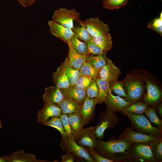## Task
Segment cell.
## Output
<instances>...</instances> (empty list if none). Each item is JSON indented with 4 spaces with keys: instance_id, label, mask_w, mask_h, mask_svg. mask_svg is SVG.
I'll return each instance as SVG.
<instances>
[{
    "instance_id": "6da1fadb",
    "label": "cell",
    "mask_w": 162,
    "mask_h": 162,
    "mask_svg": "<svg viewBox=\"0 0 162 162\" xmlns=\"http://www.w3.org/2000/svg\"><path fill=\"white\" fill-rule=\"evenodd\" d=\"M131 144L120 139L99 140L97 141L95 147L102 155L113 161H121L130 159L129 148Z\"/></svg>"
},
{
    "instance_id": "7a4b0ae2",
    "label": "cell",
    "mask_w": 162,
    "mask_h": 162,
    "mask_svg": "<svg viewBox=\"0 0 162 162\" xmlns=\"http://www.w3.org/2000/svg\"><path fill=\"white\" fill-rule=\"evenodd\" d=\"M134 127L142 133L158 136L160 134L159 128L152 126L147 118L143 115L125 112Z\"/></svg>"
},
{
    "instance_id": "3957f363",
    "label": "cell",
    "mask_w": 162,
    "mask_h": 162,
    "mask_svg": "<svg viewBox=\"0 0 162 162\" xmlns=\"http://www.w3.org/2000/svg\"><path fill=\"white\" fill-rule=\"evenodd\" d=\"M129 152L130 159L141 162H156L149 142L137 143L132 147L130 146Z\"/></svg>"
},
{
    "instance_id": "277c9868",
    "label": "cell",
    "mask_w": 162,
    "mask_h": 162,
    "mask_svg": "<svg viewBox=\"0 0 162 162\" xmlns=\"http://www.w3.org/2000/svg\"><path fill=\"white\" fill-rule=\"evenodd\" d=\"M80 14L75 8L68 9L65 8H60L54 11L52 20L63 26L73 29L74 22L80 20Z\"/></svg>"
},
{
    "instance_id": "5b68a950",
    "label": "cell",
    "mask_w": 162,
    "mask_h": 162,
    "mask_svg": "<svg viewBox=\"0 0 162 162\" xmlns=\"http://www.w3.org/2000/svg\"><path fill=\"white\" fill-rule=\"evenodd\" d=\"M124 85L126 89L127 99L131 102H134L142 96L143 90L141 81L136 77H132L126 80Z\"/></svg>"
},
{
    "instance_id": "8992f818",
    "label": "cell",
    "mask_w": 162,
    "mask_h": 162,
    "mask_svg": "<svg viewBox=\"0 0 162 162\" xmlns=\"http://www.w3.org/2000/svg\"><path fill=\"white\" fill-rule=\"evenodd\" d=\"M115 111L108 109L100 123L95 127V133L97 138L102 139L105 130L115 126L119 121Z\"/></svg>"
},
{
    "instance_id": "52a82bcc",
    "label": "cell",
    "mask_w": 162,
    "mask_h": 162,
    "mask_svg": "<svg viewBox=\"0 0 162 162\" xmlns=\"http://www.w3.org/2000/svg\"><path fill=\"white\" fill-rule=\"evenodd\" d=\"M64 146L67 150L74 154L78 158L85 159L88 162H95L93 158L87 150L77 144L74 137H68L67 139H63Z\"/></svg>"
},
{
    "instance_id": "ba28073f",
    "label": "cell",
    "mask_w": 162,
    "mask_h": 162,
    "mask_svg": "<svg viewBox=\"0 0 162 162\" xmlns=\"http://www.w3.org/2000/svg\"><path fill=\"white\" fill-rule=\"evenodd\" d=\"M83 21L92 37L109 33L108 25L100 20L98 17L90 18Z\"/></svg>"
},
{
    "instance_id": "9c48e42d",
    "label": "cell",
    "mask_w": 162,
    "mask_h": 162,
    "mask_svg": "<svg viewBox=\"0 0 162 162\" xmlns=\"http://www.w3.org/2000/svg\"><path fill=\"white\" fill-rule=\"evenodd\" d=\"M157 136L137 132L128 127L119 136V139L130 143H146L152 141Z\"/></svg>"
},
{
    "instance_id": "30bf717a",
    "label": "cell",
    "mask_w": 162,
    "mask_h": 162,
    "mask_svg": "<svg viewBox=\"0 0 162 162\" xmlns=\"http://www.w3.org/2000/svg\"><path fill=\"white\" fill-rule=\"evenodd\" d=\"M48 24L51 33L67 44L74 35L72 29L66 27L52 20L49 21Z\"/></svg>"
},
{
    "instance_id": "8fae6325",
    "label": "cell",
    "mask_w": 162,
    "mask_h": 162,
    "mask_svg": "<svg viewBox=\"0 0 162 162\" xmlns=\"http://www.w3.org/2000/svg\"><path fill=\"white\" fill-rule=\"evenodd\" d=\"M42 108L37 114V122L42 124L50 118L59 117L62 109L57 104L47 102L44 103Z\"/></svg>"
},
{
    "instance_id": "7c38bea8",
    "label": "cell",
    "mask_w": 162,
    "mask_h": 162,
    "mask_svg": "<svg viewBox=\"0 0 162 162\" xmlns=\"http://www.w3.org/2000/svg\"><path fill=\"white\" fill-rule=\"evenodd\" d=\"M105 58L106 63L99 71V77L100 78L106 80L110 83L118 79L121 71L110 59L106 57Z\"/></svg>"
},
{
    "instance_id": "4fadbf2b",
    "label": "cell",
    "mask_w": 162,
    "mask_h": 162,
    "mask_svg": "<svg viewBox=\"0 0 162 162\" xmlns=\"http://www.w3.org/2000/svg\"><path fill=\"white\" fill-rule=\"evenodd\" d=\"M95 130V127L82 129L75 139H78L77 143L82 146L94 148L97 141Z\"/></svg>"
},
{
    "instance_id": "5bb4252c",
    "label": "cell",
    "mask_w": 162,
    "mask_h": 162,
    "mask_svg": "<svg viewBox=\"0 0 162 162\" xmlns=\"http://www.w3.org/2000/svg\"><path fill=\"white\" fill-rule=\"evenodd\" d=\"M104 102L107 106L108 109L115 112H121L123 113H124L125 107L130 104L129 101H126L119 96L113 95L110 89Z\"/></svg>"
},
{
    "instance_id": "9a60e30c",
    "label": "cell",
    "mask_w": 162,
    "mask_h": 162,
    "mask_svg": "<svg viewBox=\"0 0 162 162\" xmlns=\"http://www.w3.org/2000/svg\"><path fill=\"white\" fill-rule=\"evenodd\" d=\"M65 97L62 90L56 86H52L45 88L43 100L44 103L50 102L58 105Z\"/></svg>"
},
{
    "instance_id": "2e32d148",
    "label": "cell",
    "mask_w": 162,
    "mask_h": 162,
    "mask_svg": "<svg viewBox=\"0 0 162 162\" xmlns=\"http://www.w3.org/2000/svg\"><path fill=\"white\" fill-rule=\"evenodd\" d=\"M82 105L80 114L83 126L90 119L94 113V107L98 103L96 98L87 97Z\"/></svg>"
},
{
    "instance_id": "e0dca14e",
    "label": "cell",
    "mask_w": 162,
    "mask_h": 162,
    "mask_svg": "<svg viewBox=\"0 0 162 162\" xmlns=\"http://www.w3.org/2000/svg\"><path fill=\"white\" fill-rule=\"evenodd\" d=\"M69 51L67 57L69 64L72 67L79 70L82 64L87 61L88 56L79 53L74 49L70 40L67 44Z\"/></svg>"
},
{
    "instance_id": "ac0fdd59",
    "label": "cell",
    "mask_w": 162,
    "mask_h": 162,
    "mask_svg": "<svg viewBox=\"0 0 162 162\" xmlns=\"http://www.w3.org/2000/svg\"><path fill=\"white\" fill-rule=\"evenodd\" d=\"M52 80L55 86L61 90L71 88L70 82L61 65L53 73Z\"/></svg>"
},
{
    "instance_id": "d6986e66",
    "label": "cell",
    "mask_w": 162,
    "mask_h": 162,
    "mask_svg": "<svg viewBox=\"0 0 162 162\" xmlns=\"http://www.w3.org/2000/svg\"><path fill=\"white\" fill-rule=\"evenodd\" d=\"M147 93L143 100L147 104H152L158 101L160 98L161 93L159 88L150 82L146 81Z\"/></svg>"
},
{
    "instance_id": "ffe728a7",
    "label": "cell",
    "mask_w": 162,
    "mask_h": 162,
    "mask_svg": "<svg viewBox=\"0 0 162 162\" xmlns=\"http://www.w3.org/2000/svg\"><path fill=\"white\" fill-rule=\"evenodd\" d=\"M58 105L61 108L62 113L67 114L76 112L80 113L82 106L81 104L67 97H66Z\"/></svg>"
},
{
    "instance_id": "44dd1931",
    "label": "cell",
    "mask_w": 162,
    "mask_h": 162,
    "mask_svg": "<svg viewBox=\"0 0 162 162\" xmlns=\"http://www.w3.org/2000/svg\"><path fill=\"white\" fill-rule=\"evenodd\" d=\"M10 162H43L45 160L37 159L32 154L25 152L21 149L18 151L11 153L9 156Z\"/></svg>"
},
{
    "instance_id": "7402d4cb",
    "label": "cell",
    "mask_w": 162,
    "mask_h": 162,
    "mask_svg": "<svg viewBox=\"0 0 162 162\" xmlns=\"http://www.w3.org/2000/svg\"><path fill=\"white\" fill-rule=\"evenodd\" d=\"M70 84L71 88L75 85L80 75L79 70L71 67L67 57L61 64Z\"/></svg>"
},
{
    "instance_id": "603a6c76",
    "label": "cell",
    "mask_w": 162,
    "mask_h": 162,
    "mask_svg": "<svg viewBox=\"0 0 162 162\" xmlns=\"http://www.w3.org/2000/svg\"><path fill=\"white\" fill-rule=\"evenodd\" d=\"M62 90L66 97L70 98L80 104L83 103L87 97L86 90L74 87Z\"/></svg>"
},
{
    "instance_id": "cb8c5ba5",
    "label": "cell",
    "mask_w": 162,
    "mask_h": 162,
    "mask_svg": "<svg viewBox=\"0 0 162 162\" xmlns=\"http://www.w3.org/2000/svg\"><path fill=\"white\" fill-rule=\"evenodd\" d=\"M112 37L110 33L92 37L94 42L104 51L110 50L112 46Z\"/></svg>"
},
{
    "instance_id": "d4e9b609",
    "label": "cell",
    "mask_w": 162,
    "mask_h": 162,
    "mask_svg": "<svg viewBox=\"0 0 162 162\" xmlns=\"http://www.w3.org/2000/svg\"><path fill=\"white\" fill-rule=\"evenodd\" d=\"M68 115L75 140L82 130L83 126L81 116L80 113L77 112L69 114Z\"/></svg>"
},
{
    "instance_id": "484cf974",
    "label": "cell",
    "mask_w": 162,
    "mask_h": 162,
    "mask_svg": "<svg viewBox=\"0 0 162 162\" xmlns=\"http://www.w3.org/2000/svg\"><path fill=\"white\" fill-rule=\"evenodd\" d=\"M98 92V95L96 98L98 101V103L104 102L109 92V82L107 81L98 78L96 80Z\"/></svg>"
},
{
    "instance_id": "4316f807",
    "label": "cell",
    "mask_w": 162,
    "mask_h": 162,
    "mask_svg": "<svg viewBox=\"0 0 162 162\" xmlns=\"http://www.w3.org/2000/svg\"><path fill=\"white\" fill-rule=\"evenodd\" d=\"M77 21L81 26L74 28L72 30L74 34L79 40H83L86 43L92 39V37L89 34L83 21L80 19Z\"/></svg>"
},
{
    "instance_id": "83f0119b",
    "label": "cell",
    "mask_w": 162,
    "mask_h": 162,
    "mask_svg": "<svg viewBox=\"0 0 162 162\" xmlns=\"http://www.w3.org/2000/svg\"><path fill=\"white\" fill-rule=\"evenodd\" d=\"M54 128L60 133L63 139H67L68 136L64 130L59 117H53L42 124Z\"/></svg>"
},
{
    "instance_id": "f1b7e54d",
    "label": "cell",
    "mask_w": 162,
    "mask_h": 162,
    "mask_svg": "<svg viewBox=\"0 0 162 162\" xmlns=\"http://www.w3.org/2000/svg\"><path fill=\"white\" fill-rule=\"evenodd\" d=\"M80 74L97 80L99 77V71L88 61L85 62L79 70Z\"/></svg>"
},
{
    "instance_id": "f546056e",
    "label": "cell",
    "mask_w": 162,
    "mask_h": 162,
    "mask_svg": "<svg viewBox=\"0 0 162 162\" xmlns=\"http://www.w3.org/2000/svg\"><path fill=\"white\" fill-rule=\"evenodd\" d=\"M150 146L157 161H161L162 159V140L158 136L150 142Z\"/></svg>"
},
{
    "instance_id": "4dcf8cb0",
    "label": "cell",
    "mask_w": 162,
    "mask_h": 162,
    "mask_svg": "<svg viewBox=\"0 0 162 162\" xmlns=\"http://www.w3.org/2000/svg\"><path fill=\"white\" fill-rule=\"evenodd\" d=\"M147 106L146 103L138 102L126 106L124 108V113L126 112L135 114H141L144 112Z\"/></svg>"
},
{
    "instance_id": "1f68e13d",
    "label": "cell",
    "mask_w": 162,
    "mask_h": 162,
    "mask_svg": "<svg viewBox=\"0 0 162 162\" xmlns=\"http://www.w3.org/2000/svg\"><path fill=\"white\" fill-rule=\"evenodd\" d=\"M105 57L102 54L96 56L90 55L88 56L87 61L99 71L106 63Z\"/></svg>"
},
{
    "instance_id": "d6a6232c",
    "label": "cell",
    "mask_w": 162,
    "mask_h": 162,
    "mask_svg": "<svg viewBox=\"0 0 162 162\" xmlns=\"http://www.w3.org/2000/svg\"><path fill=\"white\" fill-rule=\"evenodd\" d=\"M70 42L74 49L79 53L83 55H89L86 43L80 41L75 35L71 39Z\"/></svg>"
},
{
    "instance_id": "836d02e7",
    "label": "cell",
    "mask_w": 162,
    "mask_h": 162,
    "mask_svg": "<svg viewBox=\"0 0 162 162\" xmlns=\"http://www.w3.org/2000/svg\"><path fill=\"white\" fill-rule=\"evenodd\" d=\"M129 0H106L103 1L104 7L106 9H118L125 6Z\"/></svg>"
},
{
    "instance_id": "e575fe53",
    "label": "cell",
    "mask_w": 162,
    "mask_h": 162,
    "mask_svg": "<svg viewBox=\"0 0 162 162\" xmlns=\"http://www.w3.org/2000/svg\"><path fill=\"white\" fill-rule=\"evenodd\" d=\"M93 78L86 76L80 74L79 76L73 87L86 91L87 88L93 80Z\"/></svg>"
},
{
    "instance_id": "d590c367",
    "label": "cell",
    "mask_w": 162,
    "mask_h": 162,
    "mask_svg": "<svg viewBox=\"0 0 162 162\" xmlns=\"http://www.w3.org/2000/svg\"><path fill=\"white\" fill-rule=\"evenodd\" d=\"M144 112L145 115L148 118L152 123L157 125L159 128H161L162 121L158 117L154 107L147 108Z\"/></svg>"
},
{
    "instance_id": "8d00e7d4",
    "label": "cell",
    "mask_w": 162,
    "mask_h": 162,
    "mask_svg": "<svg viewBox=\"0 0 162 162\" xmlns=\"http://www.w3.org/2000/svg\"><path fill=\"white\" fill-rule=\"evenodd\" d=\"M65 131L68 137H74V135L71 128L68 114L62 113L59 116Z\"/></svg>"
},
{
    "instance_id": "74e56055",
    "label": "cell",
    "mask_w": 162,
    "mask_h": 162,
    "mask_svg": "<svg viewBox=\"0 0 162 162\" xmlns=\"http://www.w3.org/2000/svg\"><path fill=\"white\" fill-rule=\"evenodd\" d=\"M148 28L154 30L162 36V19L159 17L155 18L152 21L148 22Z\"/></svg>"
},
{
    "instance_id": "f35d334b",
    "label": "cell",
    "mask_w": 162,
    "mask_h": 162,
    "mask_svg": "<svg viewBox=\"0 0 162 162\" xmlns=\"http://www.w3.org/2000/svg\"><path fill=\"white\" fill-rule=\"evenodd\" d=\"M86 44L89 55H98L103 54L104 50L94 42L92 38Z\"/></svg>"
},
{
    "instance_id": "ab89813d",
    "label": "cell",
    "mask_w": 162,
    "mask_h": 162,
    "mask_svg": "<svg viewBox=\"0 0 162 162\" xmlns=\"http://www.w3.org/2000/svg\"><path fill=\"white\" fill-rule=\"evenodd\" d=\"M86 92L87 97L96 98L98 94V89L96 80L93 79V80L87 88Z\"/></svg>"
},
{
    "instance_id": "60d3db41",
    "label": "cell",
    "mask_w": 162,
    "mask_h": 162,
    "mask_svg": "<svg viewBox=\"0 0 162 162\" xmlns=\"http://www.w3.org/2000/svg\"><path fill=\"white\" fill-rule=\"evenodd\" d=\"M86 149L93 158L96 162H113L114 161L108 158L102 156L97 153L92 148L88 147H86Z\"/></svg>"
},
{
    "instance_id": "b9f144b4",
    "label": "cell",
    "mask_w": 162,
    "mask_h": 162,
    "mask_svg": "<svg viewBox=\"0 0 162 162\" xmlns=\"http://www.w3.org/2000/svg\"><path fill=\"white\" fill-rule=\"evenodd\" d=\"M114 92L118 95L124 97L126 98L127 96L124 89L122 85L120 82H117L114 84L111 88Z\"/></svg>"
},
{
    "instance_id": "7bdbcfd3",
    "label": "cell",
    "mask_w": 162,
    "mask_h": 162,
    "mask_svg": "<svg viewBox=\"0 0 162 162\" xmlns=\"http://www.w3.org/2000/svg\"><path fill=\"white\" fill-rule=\"evenodd\" d=\"M75 158L71 154L69 153H66L62 156V162H73L74 161Z\"/></svg>"
},
{
    "instance_id": "ee69618b",
    "label": "cell",
    "mask_w": 162,
    "mask_h": 162,
    "mask_svg": "<svg viewBox=\"0 0 162 162\" xmlns=\"http://www.w3.org/2000/svg\"><path fill=\"white\" fill-rule=\"evenodd\" d=\"M0 162H10L9 156L0 157Z\"/></svg>"
},
{
    "instance_id": "f6af8a7d",
    "label": "cell",
    "mask_w": 162,
    "mask_h": 162,
    "mask_svg": "<svg viewBox=\"0 0 162 162\" xmlns=\"http://www.w3.org/2000/svg\"><path fill=\"white\" fill-rule=\"evenodd\" d=\"M157 112L160 116L162 117V104L158 105L157 106Z\"/></svg>"
},
{
    "instance_id": "bcb514c9",
    "label": "cell",
    "mask_w": 162,
    "mask_h": 162,
    "mask_svg": "<svg viewBox=\"0 0 162 162\" xmlns=\"http://www.w3.org/2000/svg\"><path fill=\"white\" fill-rule=\"evenodd\" d=\"M36 0H26L27 6L30 7L32 6Z\"/></svg>"
},
{
    "instance_id": "7dc6e473",
    "label": "cell",
    "mask_w": 162,
    "mask_h": 162,
    "mask_svg": "<svg viewBox=\"0 0 162 162\" xmlns=\"http://www.w3.org/2000/svg\"><path fill=\"white\" fill-rule=\"evenodd\" d=\"M21 5L23 7H26L27 6L26 0H17Z\"/></svg>"
},
{
    "instance_id": "c3c4849f",
    "label": "cell",
    "mask_w": 162,
    "mask_h": 162,
    "mask_svg": "<svg viewBox=\"0 0 162 162\" xmlns=\"http://www.w3.org/2000/svg\"><path fill=\"white\" fill-rule=\"evenodd\" d=\"M2 126V122L1 121V120L0 119V129L1 128Z\"/></svg>"
},
{
    "instance_id": "681fc988",
    "label": "cell",
    "mask_w": 162,
    "mask_h": 162,
    "mask_svg": "<svg viewBox=\"0 0 162 162\" xmlns=\"http://www.w3.org/2000/svg\"><path fill=\"white\" fill-rule=\"evenodd\" d=\"M105 0H103V1H105Z\"/></svg>"
}]
</instances>
